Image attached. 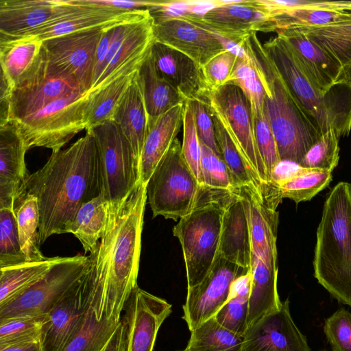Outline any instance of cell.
I'll return each instance as SVG.
<instances>
[{
	"instance_id": "cell-52",
	"label": "cell",
	"mask_w": 351,
	"mask_h": 351,
	"mask_svg": "<svg viewBox=\"0 0 351 351\" xmlns=\"http://www.w3.org/2000/svg\"><path fill=\"white\" fill-rule=\"evenodd\" d=\"M119 25L110 27L106 29L103 33L96 52L94 80L92 87L97 83L102 74L103 66L109 47L115 37Z\"/></svg>"
},
{
	"instance_id": "cell-41",
	"label": "cell",
	"mask_w": 351,
	"mask_h": 351,
	"mask_svg": "<svg viewBox=\"0 0 351 351\" xmlns=\"http://www.w3.org/2000/svg\"><path fill=\"white\" fill-rule=\"evenodd\" d=\"M227 84H234L241 89L250 104L252 117L263 112L264 88L252 59L245 52L243 56H238Z\"/></svg>"
},
{
	"instance_id": "cell-11",
	"label": "cell",
	"mask_w": 351,
	"mask_h": 351,
	"mask_svg": "<svg viewBox=\"0 0 351 351\" xmlns=\"http://www.w3.org/2000/svg\"><path fill=\"white\" fill-rule=\"evenodd\" d=\"M206 101L219 119L250 168L264 185H268L264 164L258 152L250 104L241 89L226 84L210 90Z\"/></svg>"
},
{
	"instance_id": "cell-19",
	"label": "cell",
	"mask_w": 351,
	"mask_h": 351,
	"mask_svg": "<svg viewBox=\"0 0 351 351\" xmlns=\"http://www.w3.org/2000/svg\"><path fill=\"white\" fill-rule=\"evenodd\" d=\"M242 351H311L306 338L292 319L288 299L279 309L263 316L248 328Z\"/></svg>"
},
{
	"instance_id": "cell-42",
	"label": "cell",
	"mask_w": 351,
	"mask_h": 351,
	"mask_svg": "<svg viewBox=\"0 0 351 351\" xmlns=\"http://www.w3.org/2000/svg\"><path fill=\"white\" fill-rule=\"evenodd\" d=\"M199 142L204 188L215 191H234L239 186L221 156Z\"/></svg>"
},
{
	"instance_id": "cell-22",
	"label": "cell",
	"mask_w": 351,
	"mask_h": 351,
	"mask_svg": "<svg viewBox=\"0 0 351 351\" xmlns=\"http://www.w3.org/2000/svg\"><path fill=\"white\" fill-rule=\"evenodd\" d=\"M77 7L73 0H1L0 34L22 36Z\"/></svg>"
},
{
	"instance_id": "cell-50",
	"label": "cell",
	"mask_w": 351,
	"mask_h": 351,
	"mask_svg": "<svg viewBox=\"0 0 351 351\" xmlns=\"http://www.w3.org/2000/svg\"><path fill=\"white\" fill-rule=\"evenodd\" d=\"M191 101L199 141L221 156L215 139L213 119L206 100L197 99Z\"/></svg>"
},
{
	"instance_id": "cell-21",
	"label": "cell",
	"mask_w": 351,
	"mask_h": 351,
	"mask_svg": "<svg viewBox=\"0 0 351 351\" xmlns=\"http://www.w3.org/2000/svg\"><path fill=\"white\" fill-rule=\"evenodd\" d=\"M277 36L291 48L315 84L326 93L351 88L339 66L318 44L295 27L278 29Z\"/></svg>"
},
{
	"instance_id": "cell-49",
	"label": "cell",
	"mask_w": 351,
	"mask_h": 351,
	"mask_svg": "<svg viewBox=\"0 0 351 351\" xmlns=\"http://www.w3.org/2000/svg\"><path fill=\"white\" fill-rule=\"evenodd\" d=\"M237 58L236 53L226 49L201 67L210 90H215L227 84Z\"/></svg>"
},
{
	"instance_id": "cell-27",
	"label": "cell",
	"mask_w": 351,
	"mask_h": 351,
	"mask_svg": "<svg viewBox=\"0 0 351 351\" xmlns=\"http://www.w3.org/2000/svg\"><path fill=\"white\" fill-rule=\"evenodd\" d=\"M250 229L247 207L237 189L223 206L219 256L241 267L250 269Z\"/></svg>"
},
{
	"instance_id": "cell-30",
	"label": "cell",
	"mask_w": 351,
	"mask_h": 351,
	"mask_svg": "<svg viewBox=\"0 0 351 351\" xmlns=\"http://www.w3.org/2000/svg\"><path fill=\"white\" fill-rule=\"evenodd\" d=\"M138 71L120 101L112 121L118 125L130 142L139 168L142 150L149 129V118L139 84Z\"/></svg>"
},
{
	"instance_id": "cell-15",
	"label": "cell",
	"mask_w": 351,
	"mask_h": 351,
	"mask_svg": "<svg viewBox=\"0 0 351 351\" xmlns=\"http://www.w3.org/2000/svg\"><path fill=\"white\" fill-rule=\"evenodd\" d=\"M75 92L84 93L76 79L66 69L46 60L38 73L14 88L10 121L21 120L51 102Z\"/></svg>"
},
{
	"instance_id": "cell-10",
	"label": "cell",
	"mask_w": 351,
	"mask_h": 351,
	"mask_svg": "<svg viewBox=\"0 0 351 351\" xmlns=\"http://www.w3.org/2000/svg\"><path fill=\"white\" fill-rule=\"evenodd\" d=\"M89 256L59 257L45 276L11 302L0 306V320L45 316L64 294L85 274Z\"/></svg>"
},
{
	"instance_id": "cell-48",
	"label": "cell",
	"mask_w": 351,
	"mask_h": 351,
	"mask_svg": "<svg viewBox=\"0 0 351 351\" xmlns=\"http://www.w3.org/2000/svg\"><path fill=\"white\" fill-rule=\"evenodd\" d=\"M324 331L333 351H351V313L344 308L326 321Z\"/></svg>"
},
{
	"instance_id": "cell-20",
	"label": "cell",
	"mask_w": 351,
	"mask_h": 351,
	"mask_svg": "<svg viewBox=\"0 0 351 351\" xmlns=\"http://www.w3.org/2000/svg\"><path fill=\"white\" fill-rule=\"evenodd\" d=\"M126 351H152L158 331L171 305L137 287L125 305Z\"/></svg>"
},
{
	"instance_id": "cell-33",
	"label": "cell",
	"mask_w": 351,
	"mask_h": 351,
	"mask_svg": "<svg viewBox=\"0 0 351 351\" xmlns=\"http://www.w3.org/2000/svg\"><path fill=\"white\" fill-rule=\"evenodd\" d=\"M138 70L126 71L104 87L86 95L84 107L86 130L112 120Z\"/></svg>"
},
{
	"instance_id": "cell-34",
	"label": "cell",
	"mask_w": 351,
	"mask_h": 351,
	"mask_svg": "<svg viewBox=\"0 0 351 351\" xmlns=\"http://www.w3.org/2000/svg\"><path fill=\"white\" fill-rule=\"evenodd\" d=\"M110 205L101 193L86 202L77 211L68 233L81 243L84 252H91L104 236L110 214Z\"/></svg>"
},
{
	"instance_id": "cell-51",
	"label": "cell",
	"mask_w": 351,
	"mask_h": 351,
	"mask_svg": "<svg viewBox=\"0 0 351 351\" xmlns=\"http://www.w3.org/2000/svg\"><path fill=\"white\" fill-rule=\"evenodd\" d=\"M82 3L124 10L149 9L163 5L165 1L80 0Z\"/></svg>"
},
{
	"instance_id": "cell-31",
	"label": "cell",
	"mask_w": 351,
	"mask_h": 351,
	"mask_svg": "<svg viewBox=\"0 0 351 351\" xmlns=\"http://www.w3.org/2000/svg\"><path fill=\"white\" fill-rule=\"evenodd\" d=\"M138 76L149 124L173 107L186 102L181 94L158 73L151 51L140 66Z\"/></svg>"
},
{
	"instance_id": "cell-46",
	"label": "cell",
	"mask_w": 351,
	"mask_h": 351,
	"mask_svg": "<svg viewBox=\"0 0 351 351\" xmlns=\"http://www.w3.org/2000/svg\"><path fill=\"white\" fill-rule=\"evenodd\" d=\"M182 125V153L183 157L200 186L204 189L201 167L200 142L196 130L195 114L191 101L184 103Z\"/></svg>"
},
{
	"instance_id": "cell-44",
	"label": "cell",
	"mask_w": 351,
	"mask_h": 351,
	"mask_svg": "<svg viewBox=\"0 0 351 351\" xmlns=\"http://www.w3.org/2000/svg\"><path fill=\"white\" fill-rule=\"evenodd\" d=\"M45 316L19 317L0 320V348L40 341Z\"/></svg>"
},
{
	"instance_id": "cell-35",
	"label": "cell",
	"mask_w": 351,
	"mask_h": 351,
	"mask_svg": "<svg viewBox=\"0 0 351 351\" xmlns=\"http://www.w3.org/2000/svg\"><path fill=\"white\" fill-rule=\"evenodd\" d=\"M15 215L22 250L27 261H41L47 258L40 250V214L36 198L21 191L14 199Z\"/></svg>"
},
{
	"instance_id": "cell-37",
	"label": "cell",
	"mask_w": 351,
	"mask_h": 351,
	"mask_svg": "<svg viewBox=\"0 0 351 351\" xmlns=\"http://www.w3.org/2000/svg\"><path fill=\"white\" fill-rule=\"evenodd\" d=\"M250 286L249 270L234 282L228 300L213 316L221 326L242 337L248 328Z\"/></svg>"
},
{
	"instance_id": "cell-18",
	"label": "cell",
	"mask_w": 351,
	"mask_h": 351,
	"mask_svg": "<svg viewBox=\"0 0 351 351\" xmlns=\"http://www.w3.org/2000/svg\"><path fill=\"white\" fill-rule=\"evenodd\" d=\"M153 30L156 41L183 53L201 67L226 49L223 38L184 19L155 20Z\"/></svg>"
},
{
	"instance_id": "cell-23",
	"label": "cell",
	"mask_w": 351,
	"mask_h": 351,
	"mask_svg": "<svg viewBox=\"0 0 351 351\" xmlns=\"http://www.w3.org/2000/svg\"><path fill=\"white\" fill-rule=\"evenodd\" d=\"M150 51L158 73L171 84L186 101L206 100L210 90L200 66L183 53L156 40Z\"/></svg>"
},
{
	"instance_id": "cell-43",
	"label": "cell",
	"mask_w": 351,
	"mask_h": 351,
	"mask_svg": "<svg viewBox=\"0 0 351 351\" xmlns=\"http://www.w3.org/2000/svg\"><path fill=\"white\" fill-rule=\"evenodd\" d=\"M27 261L23 253L13 209L0 208V268Z\"/></svg>"
},
{
	"instance_id": "cell-39",
	"label": "cell",
	"mask_w": 351,
	"mask_h": 351,
	"mask_svg": "<svg viewBox=\"0 0 351 351\" xmlns=\"http://www.w3.org/2000/svg\"><path fill=\"white\" fill-rule=\"evenodd\" d=\"M332 172L301 167L293 176L273 182L280 189L282 198L296 204L310 201L332 181Z\"/></svg>"
},
{
	"instance_id": "cell-17",
	"label": "cell",
	"mask_w": 351,
	"mask_h": 351,
	"mask_svg": "<svg viewBox=\"0 0 351 351\" xmlns=\"http://www.w3.org/2000/svg\"><path fill=\"white\" fill-rule=\"evenodd\" d=\"M78 7L73 12L54 19L25 34L42 40L73 32L106 29L121 24L139 21L149 16L148 9L124 10L82 3L73 0Z\"/></svg>"
},
{
	"instance_id": "cell-54",
	"label": "cell",
	"mask_w": 351,
	"mask_h": 351,
	"mask_svg": "<svg viewBox=\"0 0 351 351\" xmlns=\"http://www.w3.org/2000/svg\"><path fill=\"white\" fill-rule=\"evenodd\" d=\"M0 351H43L40 341L27 342L0 348Z\"/></svg>"
},
{
	"instance_id": "cell-32",
	"label": "cell",
	"mask_w": 351,
	"mask_h": 351,
	"mask_svg": "<svg viewBox=\"0 0 351 351\" xmlns=\"http://www.w3.org/2000/svg\"><path fill=\"white\" fill-rule=\"evenodd\" d=\"M298 28L323 48L341 69L345 83L351 87V20L322 26Z\"/></svg>"
},
{
	"instance_id": "cell-14",
	"label": "cell",
	"mask_w": 351,
	"mask_h": 351,
	"mask_svg": "<svg viewBox=\"0 0 351 351\" xmlns=\"http://www.w3.org/2000/svg\"><path fill=\"white\" fill-rule=\"evenodd\" d=\"M249 272L220 256L204 279L196 286L187 289L182 319L190 331L215 316L228 300L234 282Z\"/></svg>"
},
{
	"instance_id": "cell-1",
	"label": "cell",
	"mask_w": 351,
	"mask_h": 351,
	"mask_svg": "<svg viewBox=\"0 0 351 351\" xmlns=\"http://www.w3.org/2000/svg\"><path fill=\"white\" fill-rule=\"evenodd\" d=\"M21 191L37 199L40 245L53 234L68 233L81 206L102 193L99 154L92 133L86 131L69 147L52 152L45 165L28 176Z\"/></svg>"
},
{
	"instance_id": "cell-36",
	"label": "cell",
	"mask_w": 351,
	"mask_h": 351,
	"mask_svg": "<svg viewBox=\"0 0 351 351\" xmlns=\"http://www.w3.org/2000/svg\"><path fill=\"white\" fill-rule=\"evenodd\" d=\"M59 256L0 268V306L14 300L42 279Z\"/></svg>"
},
{
	"instance_id": "cell-28",
	"label": "cell",
	"mask_w": 351,
	"mask_h": 351,
	"mask_svg": "<svg viewBox=\"0 0 351 351\" xmlns=\"http://www.w3.org/2000/svg\"><path fill=\"white\" fill-rule=\"evenodd\" d=\"M46 60L43 40L36 36L0 34V63L14 88L32 79Z\"/></svg>"
},
{
	"instance_id": "cell-55",
	"label": "cell",
	"mask_w": 351,
	"mask_h": 351,
	"mask_svg": "<svg viewBox=\"0 0 351 351\" xmlns=\"http://www.w3.org/2000/svg\"><path fill=\"white\" fill-rule=\"evenodd\" d=\"M181 351H188L186 349H184V350H181Z\"/></svg>"
},
{
	"instance_id": "cell-7",
	"label": "cell",
	"mask_w": 351,
	"mask_h": 351,
	"mask_svg": "<svg viewBox=\"0 0 351 351\" xmlns=\"http://www.w3.org/2000/svg\"><path fill=\"white\" fill-rule=\"evenodd\" d=\"M147 202L153 217L177 221L189 214L205 191L187 165L176 138L147 185Z\"/></svg>"
},
{
	"instance_id": "cell-8",
	"label": "cell",
	"mask_w": 351,
	"mask_h": 351,
	"mask_svg": "<svg viewBox=\"0 0 351 351\" xmlns=\"http://www.w3.org/2000/svg\"><path fill=\"white\" fill-rule=\"evenodd\" d=\"M86 94L75 92L58 99L14 123L28 149L43 147L57 152L85 129Z\"/></svg>"
},
{
	"instance_id": "cell-45",
	"label": "cell",
	"mask_w": 351,
	"mask_h": 351,
	"mask_svg": "<svg viewBox=\"0 0 351 351\" xmlns=\"http://www.w3.org/2000/svg\"><path fill=\"white\" fill-rule=\"evenodd\" d=\"M339 140L333 130L327 131L307 152L300 166L332 172L339 160Z\"/></svg>"
},
{
	"instance_id": "cell-6",
	"label": "cell",
	"mask_w": 351,
	"mask_h": 351,
	"mask_svg": "<svg viewBox=\"0 0 351 351\" xmlns=\"http://www.w3.org/2000/svg\"><path fill=\"white\" fill-rule=\"evenodd\" d=\"M230 193L205 189L195 208L173 228L182 250L187 289L204 279L219 256L223 206Z\"/></svg>"
},
{
	"instance_id": "cell-40",
	"label": "cell",
	"mask_w": 351,
	"mask_h": 351,
	"mask_svg": "<svg viewBox=\"0 0 351 351\" xmlns=\"http://www.w3.org/2000/svg\"><path fill=\"white\" fill-rule=\"evenodd\" d=\"M215 128V139L221 156L238 186L253 184L265 191L268 185H264L250 168L223 125L210 111Z\"/></svg>"
},
{
	"instance_id": "cell-53",
	"label": "cell",
	"mask_w": 351,
	"mask_h": 351,
	"mask_svg": "<svg viewBox=\"0 0 351 351\" xmlns=\"http://www.w3.org/2000/svg\"><path fill=\"white\" fill-rule=\"evenodd\" d=\"M127 332L128 325L123 316L116 330L101 351H126Z\"/></svg>"
},
{
	"instance_id": "cell-2",
	"label": "cell",
	"mask_w": 351,
	"mask_h": 351,
	"mask_svg": "<svg viewBox=\"0 0 351 351\" xmlns=\"http://www.w3.org/2000/svg\"><path fill=\"white\" fill-rule=\"evenodd\" d=\"M146 203V185L140 183L121 204L110 206L106 232L93 250L104 272V312L112 321H121L122 311L138 287Z\"/></svg>"
},
{
	"instance_id": "cell-9",
	"label": "cell",
	"mask_w": 351,
	"mask_h": 351,
	"mask_svg": "<svg viewBox=\"0 0 351 351\" xmlns=\"http://www.w3.org/2000/svg\"><path fill=\"white\" fill-rule=\"evenodd\" d=\"M99 154L102 194L110 206L128 198L140 184L138 165L132 147L112 120L91 128Z\"/></svg>"
},
{
	"instance_id": "cell-4",
	"label": "cell",
	"mask_w": 351,
	"mask_h": 351,
	"mask_svg": "<svg viewBox=\"0 0 351 351\" xmlns=\"http://www.w3.org/2000/svg\"><path fill=\"white\" fill-rule=\"evenodd\" d=\"M318 282L351 306V184L338 182L324 204L313 259Z\"/></svg>"
},
{
	"instance_id": "cell-5",
	"label": "cell",
	"mask_w": 351,
	"mask_h": 351,
	"mask_svg": "<svg viewBox=\"0 0 351 351\" xmlns=\"http://www.w3.org/2000/svg\"><path fill=\"white\" fill-rule=\"evenodd\" d=\"M291 93L322 132L333 130L340 138L351 130V88L326 93L306 72L289 45L276 36L263 44Z\"/></svg>"
},
{
	"instance_id": "cell-38",
	"label": "cell",
	"mask_w": 351,
	"mask_h": 351,
	"mask_svg": "<svg viewBox=\"0 0 351 351\" xmlns=\"http://www.w3.org/2000/svg\"><path fill=\"white\" fill-rule=\"evenodd\" d=\"M191 332L188 351H242L243 337L221 326L214 317Z\"/></svg>"
},
{
	"instance_id": "cell-12",
	"label": "cell",
	"mask_w": 351,
	"mask_h": 351,
	"mask_svg": "<svg viewBox=\"0 0 351 351\" xmlns=\"http://www.w3.org/2000/svg\"><path fill=\"white\" fill-rule=\"evenodd\" d=\"M177 18L237 45L257 32H276L269 10L260 0H217V5L204 14L186 13Z\"/></svg>"
},
{
	"instance_id": "cell-16",
	"label": "cell",
	"mask_w": 351,
	"mask_h": 351,
	"mask_svg": "<svg viewBox=\"0 0 351 351\" xmlns=\"http://www.w3.org/2000/svg\"><path fill=\"white\" fill-rule=\"evenodd\" d=\"M105 29L80 31L43 40L47 60L70 72L86 94L93 84L96 52Z\"/></svg>"
},
{
	"instance_id": "cell-25",
	"label": "cell",
	"mask_w": 351,
	"mask_h": 351,
	"mask_svg": "<svg viewBox=\"0 0 351 351\" xmlns=\"http://www.w3.org/2000/svg\"><path fill=\"white\" fill-rule=\"evenodd\" d=\"M285 10L269 12L278 29L292 27H322L351 20V1L287 0Z\"/></svg>"
},
{
	"instance_id": "cell-24",
	"label": "cell",
	"mask_w": 351,
	"mask_h": 351,
	"mask_svg": "<svg viewBox=\"0 0 351 351\" xmlns=\"http://www.w3.org/2000/svg\"><path fill=\"white\" fill-rule=\"evenodd\" d=\"M92 294L82 326L62 351H101L120 322L106 318L104 312V274L101 267L90 260Z\"/></svg>"
},
{
	"instance_id": "cell-13",
	"label": "cell",
	"mask_w": 351,
	"mask_h": 351,
	"mask_svg": "<svg viewBox=\"0 0 351 351\" xmlns=\"http://www.w3.org/2000/svg\"><path fill=\"white\" fill-rule=\"evenodd\" d=\"M92 294L90 265L46 315L40 337L43 351H62L80 329Z\"/></svg>"
},
{
	"instance_id": "cell-29",
	"label": "cell",
	"mask_w": 351,
	"mask_h": 351,
	"mask_svg": "<svg viewBox=\"0 0 351 351\" xmlns=\"http://www.w3.org/2000/svg\"><path fill=\"white\" fill-rule=\"evenodd\" d=\"M184 104H179L149 124L139 165L140 183L147 185L169 151L183 123Z\"/></svg>"
},
{
	"instance_id": "cell-26",
	"label": "cell",
	"mask_w": 351,
	"mask_h": 351,
	"mask_svg": "<svg viewBox=\"0 0 351 351\" xmlns=\"http://www.w3.org/2000/svg\"><path fill=\"white\" fill-rule=\"evenodd\" d=\"M27 150L14 123L0 126V208L13 209L14 199L29 175L25 162Z\"/></svg>"
},
{
	"instance_id": "cell-47",
	"label": "cell",
	"mask_w": 351,
	"mask_h": 351,
	"mask_svg": "<svg viewBox=\"0 0 351 351\" xmlns=\"http://www.w3.org/2000/svg\"><path fill=\"white\" fill-rule=\"evenodd\" d=\"M256 146L265 166L267 182L271 184L273 174L280 162L276 142L267 114L263 112L252 117Z\"/></svg>"
},
{
	"instance_id": "cell-3",
	"label": "cell",
	"mask_w": 351,
	"mask_h": 351,
	"mask_svg": "<svg viewBox=\"0 0 351 351\" xmlns=\"http://www.w3.org/2000/svg\"><path fill=\"white\" fill-rule=\"evenodd\" d=\"M241 46L252 59L264 88V110L280 160L300 165L307 152L324 134L291 93L256 33L243 41Z\"/></svg>"
}]
</instances>
